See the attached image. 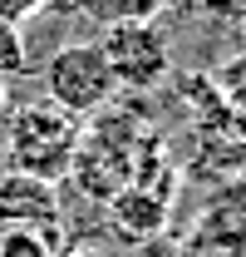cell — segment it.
I'll list each match as a JSON object with an SVG mask.
<instances>
[{"mask_svg": "<svg viewBox=\"0 0 246 257\" xmlns=\"http://www.w3.org/2000/svg\"><path fill=\"white\" fill-rule=\"evenodd\" d=\"M197 247L222 257H246V178H232L202 203Z\"/></svg>", "mask_w": 246, "mask_h": 257, "instance_id": "cell-5", "label": "cell"}, {"mask_svg": "<svg viewBox=\"0 0 246 257\" xmlns=\"http://www.w3.org/2000/svg\"><path fill=\"white\" fill-rule=\"evenodd\" d=\"M242 40H246V20H242Z\"/></svg>", "mask_w": 246, "mask_h": 257, "instance_id": "cell-15", "label": "cell"}, {"mask_svg": "<svg viewBox=\"0 0 246 257\" xmlns=\"http://www.w3.org/2000/svg\"><path fill=\"white\" fill-rule=\"evenodd\" d=\"M98 50L108 60V74L118 89H158L172 74V50L158 20H123V25H104Z\"/></svg>", "mask_w": 246, "mask_h": 257, "instance_id": "cell-3", "label": "cell"}, {"mask_svg": "<svg viewBox=\"0 0 246 257\" xmlns=\"http://www.w3.org/2000/svg\"><path fill=\"white\" fill-rule=\"evenodd\" d=\"M114 203V218H118L123 232H133V242H143V237H153L162 218H168V193H153L143 188V183H128L118 198H108Z\"/></svg>", "mask_w": 246, "mask_h": 257, "instance_id": "cell-7", "label": "cell"}, {"mask_svg": "<svg viewBox=\"0 0 246 257\" xmlns=\"http://www.w3.org/2000/svg\"><path fill=\"white\" fill-rule=\"evenodd\" d=\"M64 257H108V252H104V247H69Z\"/></svg>", "mask_w": 246, "mask_h": 257, "instance_id": "cell-14", "label": "cell"}, {"mask_svg": "<svg viewBox=\"0 0 246 257\" xmlns=\"http://www.w3.org/2000/svg\"><path fill=\"white\" fill-rule=\"evenodd\" d=\"M5 114H10V79L0 74V119H5Z\"/></svg>", "mask_w": 246, "mask_h": 257, "instance_id": "cell-13", "label": "cell"}, {"mask_svg": "<svg viewBox=\"0 0 246 257\" xmlns=\"http://www.w3.org/2000/svg\"><path fill=\"white\" fill-rule=\"evenodd\" d=\"M207 79H212V94H216V104H222V109L246 114V50L226 55V60L216 64Z\"/></svg>", "mask_w": 246, "mask_h": 257, "instance_id": "cell-8", "label": "cell"}, {"mask_svg": "<svg viewBox=\"0 0 246 257\" xmlns=\"http://www.w3.org/2000/svg\"><path fill=\"white\" fill-rule=\"evenodd\" d=\"M60 223V193L54 183L20 173V168H0V232L15 227H54Z\"/></svg>", "mask_w": 246, "mask_h": 257, "instance_id": "cell-4", "label": "cell"}, {"mask_svg": "<svg viewBox=\"0 0 246 257\" xmlns=\"http://www.w3.org/2000/svg\"><path fill=\"white\" fill-rule=\"evenodd\" d=\"M0 124H5V159H10L5 168L34 173L44 183L69 178L74 154L84 144V124L74 114H64L60 104H50V99H25Z\"/></svg>", "mask_w": 246, "mask_h": 257, "instance_id": "cell-1", "label": "cell"}, {"mask_svg": "<svg viewBox=\"0 0 246 257\" xmlns=\"http://www.w3.org/2000/svg\"><path fill=\"white\" fill-rule=\"evenodd\" d=\"M197 10H202L207 20H222V25L246 20V0H197Z\"/></svg>", "mask_w": 246, "mask_h": 257, "instance_id": "cell-12", "label": "cell"}, {"mask_svg": "<svg viewBox=\"0 0 246 257\" xmlns=\"http://www.w3.org/2000/svg\"><path fill=\"white\" fill-rule=\"evenodd\" d=\"M54 227H15L0 232V257H54Z\"/></svg>", "mask_w": 246, "mask_h": 257, "instance_id": "cell-9", "label": "cell"}, {"mask_svg": "<svg viewBox=\"0 0 246 257\" xmlns=\"http://www.w3.org/2000/svg\"><path fill=\"white\" fill-rule=\"evenodd\" d=\"M168 0H89V10L104 25H123V20H153Z\"/></svg>", "mask_w": 246, "mask_h": 257, "instance_id": "cell-10", "label": "cell"}, {"mask_svg": "<svg viewBox=\"0 0 246 257\" xmlns=\"http://www.w3.org/2000/svg\"><path fill=\"white\" fill-rule=\"evenodd\" d=\"M118 94L114 74H108V60L98 50V40H74V45H60L50 60H44V99L60 104L64 114H74L79 124L104 114L108 99Z\"/></svg>", "mask_w": 246, "mask_h": 257, "instance_id": "cell-2", "label": "cell"}, {"mask_svg": "<svg viewBox=\"0 0 246 257\" xmlns=\"http://www.w3.org/2000/svg\"><path fill=\"white\" fill-rule=\"evenodd\" d=\"M197 134H202V149L212 154L216 168H242L246 163V114L212 104L207 114H197Z\"/></svg>", "mask_w": 246, "mask_h": 257, "instance_id": "cell-6", "label": "cell"}, {"mask_svg": "<svg viewBox=\"0 0 246 257\" xmlns=\"http://www.w3.org/2000/svg\"><path fill=\"white\" fill-rule=\"evenodd\" d=\"M25 69H30L25 35H20V25H5V20H0V74L15 79V74H25Z\"/></svg>", "mask_w": 246, "mask_h": 257, "instance_id": "cell-11", "label": "cell"}]
</instances>
